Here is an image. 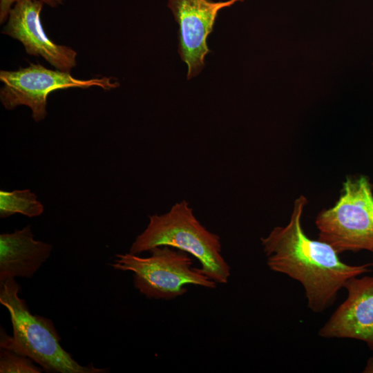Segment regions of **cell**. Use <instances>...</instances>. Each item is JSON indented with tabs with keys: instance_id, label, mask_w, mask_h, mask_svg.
Instances as JSON below:
<instances>
[{
	"instance_id": "8fae6325",
	"label": "cell",
	"mask_w": 373,
	"mask_h": 373,
	"mask_svg": "<svg viewBox=\"0 0 373 373\" xmlns=\"http://www.w3.org/2000/svg\"><path fill=\"white\" fill-rule=\"evenodd\" d=\"M42 203L29 189L12 191H0V217L6 218L15 213L29 218L39 216L44 212Z\"/></svg>"
},
{
	"instance_id": "277c9868",
	"label": "cell",
	"mask_w": 373,
	"mask_h": 373,
	"mask_svg": "<svg viewBox=\"0 0 373 373\" xmlns=\"http://www.w3.org/2000/svg\"><path fill=\"white\" fill-rule=\"evenodd\" d=\"M141 257L131 253L117 254L110 265L115 269L131 271L135 287L149 299L172 300L187 291L193 285L214 289L217 283L200 269L193 267V260L184 251L164 245Z\"/></svg>"
},
{
	"instance_id": "ba28073f",
	"label": "cell",
	"mask_w": 373,
	"mask_h": 373,
	"mask_svg": "<svg viewBox=\"0 0 373 373\" xmlns=\"http://www.w3.org/2000/svg\"><path fill=\"white\" fill-rule=\"evenodd\" d=\"M44 3L21 0L11 8L2 33L19 41L27 54L41 57L57 70L70 72L77 65V52L58 45L45 33L41 21Z\"/></svg>"
},
{
	"instance_id": "7a4b0ae2",
	"label": "cell",
	"mask_w": 373,
	"mask_h": 373,
	"mask_svg": "<svg viewBox=\"0 0 373 373\" xmlns=\"http://www.w3.org/2000/svg\"><path fill=\"white\" fill-rule=\"evenodd\" d=\"M20 285L15 278L0 283V303L9 312L12 336L1 329L0 347L29 357L44 371L52 373H104L108 370L93 364L77 363L60 344L52 321L32 314L26 300L19 296Z\"/></svg>"
},
{
	"instance_id": "52a82bcc",
	"label": "cell",
	"mask_w": 373,
	"mask_h": 373,
	"mask_svg": "<svg viewBox=\"0 0 373 373\" xmlns=\"http://www.w3.org/2000/svg\"><path fill=\"white\" fill-rule=\"evenodd\" d=\"M243 1L169 0L168 6L179 24L178 53L187 64V79L197 76L204 68V57L211 52L207 38L213 30L218 12Z\"/></svg>"
},
{
	"instance_id": "7c38bea8",
	"label": "cell",
	"mask_w": 373,
	"mask_h": 373,
	"mask_svg": "<svg viewBox=\"0 0 373 373\" xmlns=\"http://www.w3.org/2000/svg\"><path fill=\"white\" fill-rule=\"evenodd\" d=\"M29 357L9 350L1 349V373H41L42 367L35 364Z\"/></svg>"
},
{
	"instance_id": "8992f818",
	"label": "cell",
	"mask_w": 373,
	"mask_h": 373,
	"mask_svg": "<svg viewBox=\"0 0 373 373\" xmlns=\"http://www.w3.org/2000/svg\"><path fill=\"white\" fill-rule=\"evenodd\" d=\"M0 100L4 108L12 110L26 106L32 111L33 119L38 122L47 115V98L57 90L69 88H88L98 86L105 90L117 88L119 84L113 77H101L79 79L70 72L50 70L40 64L30 63L17 70H1Z\"/></svg>"
},
{
	"instance_id": "4fadbf2b",
	"label": "cell",
	"mask_w": 373,
	"mask_h": 373,
	"mask_svg": "<svg viewBox=\"0 0 373 373\" xmlns=\"http://www.w3.org/2000/svg\"><path fill=\"white\" fill-rule=\"evenodd\" d=\"M21 0H0V23H3L8 17L12 6ZM50 7L56 8L64 3V0H39Z\"/></svg>"
},
{
	"instance_id": "30bf717a",
	"label": "cell",
	"mask_w": 373,
	"mask_h": 373,
	"mask_svg": "<svg viewBox=\"0 0 373 373\" xmlns=\"http://www.w3.org/2000/svg\"><path fill=\"white\" fill-rule=\"evenodd\" d=\"M52 245L34 239L30 225L0 235V283L32 278L48 260Z\"/></svg>"
},
{
	"instance_id": "5b68a950",
	"label": "cell",
	"mask_w": 373,
	"mask_h": 373,
	"mask_svg": "<svg viewBox=\"0 0 373 373\" xmlns=\"http://www.w3.org/2000/svg\"><path fill=\"white\" fill-rule=\"evenodd\" d=\"M338 200L316 216L319 240L338 254L373 252V194L367 178H347Z\"/></svg>"
},
{
	"instance_id": "3957f363",
	"label": "cell",
	"mask_w": 373,
	"mask_h": 373,
	"mask_svg": "<svg viewBox=\"0 0 373 373\" xmlns=\"http://www.w3.org/2000/svg\"><path fill=\"white\" fill-rule=\"evenodd\" d=\"M146 229L138 235L129 252L140 254L159 246H169L194 256L201 271L216 283L225 284L231 267L221 254L220 238L196 218L186 200L174 204L164 214L149 216Z\"/></svg>"
},
{
	"instance_id": "5bb4252c",
	"label": "cell",
	"mask_w": 373,
	"mask_h": 373,
	"mask_svg": "<svg viewBox=\"0 0 373 373\" xmlns=\"http://www.w3.org/2000/svg\"><path fill=\"white\" fill-rule=\"evenodd\" d=\"M364 373H373V356L370 357L366 363V365L363 371Z\"/></svg>"
},
{
	"instance_id": "9c48e42d",
	"label": "cell",
	"mask_w": 373,
	"mask_h": 373,
	"mask_svg": "<svg viewBox=\"0 0 373 373\" xmlns=\"http://www.w3.org/2000/svg\"><path fill=\"white\" fill-rule=\"evenodd\" d=\"M347 298L334 312L318 335L326 338H354L373 350V276H355L344 285Z\"/></svg>"
},
{
	"instance_id": "6da1fadb",
	"label": "cell",
	"mask_w": 373,
	"mask_h": 373,
	"mask_svg": "<svg viewBox=\"0 0 373 373\" xmlns=\"http://www.w3.org/2000/svg\"><path fill=\"white\" fill-rule=\"evenodd\" d=\"M307 203L304 195L296 198L289 223L275 227L260 240L269 268L299 282L308 307L320 313L334 304L347 280L372 271L373 262L346 264L331 245L308 238L301 225Z\"/></svg>"
}]
</instances>
